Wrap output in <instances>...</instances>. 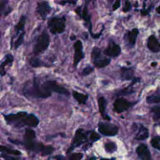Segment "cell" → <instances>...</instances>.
Wrapping results in <instances>:
<instances>
[{"mask_svg":"<svg viewBox=\"0 0 160 160\" xmlns=\"http://www.w3.org/2000/svg\"><path fill=\"white\" fill-rule=\"evenodd\" d=\"M4 119L8 124H13L16 127H21L26 125L32 128H35L39 122V119L34 114H28L24 111L5 115Z\"/></svg>","mask_w":160,"mask_h":160,"instance_id":"obj_1","label":"cell"},{"mask_svg":"<svg viewBox=\"0 0 160 160\" xmlns=\"http://www.w3.org/2000/svg\"><path fill=\"white\" fill-rule=\"evenodd\" d=\"M24 94L26 96H29L34 98H47L51 95V92L46 89L42 85L40 86L38 83L36 79H34V81L31 86L24 87Z\"/></svg>","mask_w":160,"mask_h":160,"instance_id":"obj_2","label":"cell"},{"mask_svg":"<svg viewBox=\"0 0 160 160\" xmlns=\"http://www.w3.org/2000/svg\"><path fill=\"white\" fill-rule=\"evenodd\" d=\"M48 26L52 34L62 33L66 28V18L64 17H53L49 20Z\"/></svg>","mask_w":160,"mask_h":160,"instance_id":"obj_3","label":"cell"},{"mask_svg":"<svg viewBox=\"0 0 160 160\" xmlns=\"http://www.w3.org/2000/svg\"><path fill=\"white\" fill-rule=\"evenodd\" d=\"M50 43V38L46 31H44L38 37L34 46L33 51L36 54H40L46 50Z\"/></svg>","mask_w":160,"mask_h":160,"instance_id":"obj_4","label":"cell"},{"mask_svg":"<svg viewBox=\"0 0 160 160\" xmlns=\"http://www.w3.org/2000/svg\"><path fill=\"white\" fill-rule=\"evenodd\" d=\"M91 58L94 66L99 68L107 66L111 62V59L109 58L102 56L101 50L96 46L92 50Z\"/></svg>","mask_w":160,"mask_h":160,"instance_id":"obj_5","label":"cell"},{"mask_svg":"<svg viewBox=\"0 0 160 160\" xmlns=\"http://www.w3.org/2000/svg\"><path fill=\"white\" fill-rule=\"evenodd\" d=\"M42 86L51 92L52 91V92H57L61 94L66 95V96L69 94V92L68 89L60 86L54 81H48L45 82L42 84Z\"/></svg>","mask_w":160,"mask_h":160,"instance_id":"obj_6","label":"cell"},{"mask_svg":"<svg viewBox=\"0 0 160 160\" xmlns=\"http://www.w3.org/2000/svg\"><path fill=\"white\" fill-rule=\"evenodd\" d=\"M35 138H36V133L34 131L30 128L26 129L24 136V145L27 149L33 151L35 144L36 143L34 141Z\"/></svg>","mask_w":160,"mask_h":160,"instance_id":"obj_7","label":"cell"},{"mask_svg":"<svg viewBox=\"0 0 160 160\" xmlns=\"http://www.w3.org/2000/svg\"><path fill=\"white\" fill-rule=\"evenodd\" d=\"M99 131L104 136H113L118 132V128L113 124L108 123H99L98 125Z\"/></svg>","mask_w":160,"mask_h":160,"instance_id":"obj_8","label":"cell"},{"mask_svg":"<svg viewBox=\"0 0 160 160\" xmlns=\"http://www.w3.org/2000/svg\"><path fill=\"white\" fill-rule=\"evenodd\" d=\"M74 65L76 66L79 62L84 58V54L83 52V45L80 40L76 41L74 44Z\"/></svg>","mask_w":160,"mask_h":160,"instance_id":"obj_9","label":"cell"},{"mask_svg":"<svg viewBox=\"0 0 160 160\" xmlns=\"http://www.w3.org/2000/svg\"><path fill=\"white\" fill-rule=\"evenodd\" d=\"M134 104L135 102H129L124 98H118L114 102V109L116 112L120 113L127 110Z\"/></svg>","mask_w":160,"mask_h":160,"instance_id":"obj_10","label":"cell"},{"mask_svg":"<svg viewBox=\"0 0 160 160\" xmlns=\"http://www.w3.org/2000/svg\"><path fill=\"white\" fill-rule=\"evenodd\" d=\"M138 34L139 29L138 28H134L126 33L124 35V41L128 47L132 48L135 45Z\"/></svg>","mask_w":160,"mask_h":160,"instance_id":"obj_11","label":"cell"},{"mask_svg":"<svg viewBox=\"0 0 160 160\" xmlns=\"http://www.w3.org/2000/svg\"><path fill=\"white\" fill-rule=\"evenodd\" d=\"M86 139H87L86 136L83 132V129H77V131H76V133H75L72 144L71 147L69 149H68V151H67V152L69 153L70 151H71L72 150L73 148H74L75 147L79 146L81 144L84 143L86 141Z\"/></svg>","mask_w":160,"mask_h":160,"instance_id":"obj_12","label":"cell"},{"mask_svg":"<svg viewBox=\"0 0 160 160\" xmlns=\"http://www.w3.org/2000/svg\"><path fill=\"white\" fill-rule=\"evenodd\" d=\"M51 8L49 3L46 1H42L38 4L36 8V12L39 14L42 19H45L49 14Z\"/></svg>","mask_w":160,"mask_h":160,"instance_id":"obj_13","label":"cell"},{"mask_svg":"<svg viewBox=\"0 0 160 160\" xmlns=\"http://www.w3.org/2000/svg\"><path fill=\"white\" fill-rule=\"evenodd\" d=\"M121 48L120 46L114 43V42H112L104 49V54L109 57L116 58L119 56V54H121Z\"/></svg>","mask_w":160,"mask_h":160,"instance_id":"obj_14","label":"cell"},{"mask_svg":"<svg viewBox=\"0 0 160 160\" xmlns=\"http://www.w3.org/2000/svg\"><path fill=\"white\" fill-rule=\"evenodd\" d=\"M147 47L153 52H158L160 51V42L154 35L149 36L147 41Z\"/></svg>","mask_w":160,"mask_h":160,"instance_id":"obj_15","label":"cell"},{"mask_svg":"<svg viewBox=\"0 0 160 160\" xmlns=\"http://www.w3.org/2000/svg\"><path fill=\"white\" fill-rule=\"evenodd\" d=\"M136 152L141 160H151L150 152L145 144H140L136 149Z\"/></svg>","mask_w":160,"mask_h":160,"instance_id":"obj_16","label":"cell"},{"mask_svg":"<svg viewBox=\"0 0 160 160\" xmlns=\"http://www.w3.org/2000/svg\"><path fill=\"white\" fill-rule=\"evenodd\" d=\"M121 78L123 81L132 80L134 77V69L132 68L121 67Z\"/></svg>","mask_w":160,"mask_h":160,"instance_id":"obj_17","label":"cell"},{"mask_svg":"<svg viewBox=\"0 0 160 160\" xmlns=\"http://www.w3.org/2000/svg\"><path fill=\"white\" fill-rule=\"evenodd\" d=\"M140 81V78H134L133 79H132V84H131V85H129L128 87L118 91L116 94L118 96H124V95H128V94H132L134 91L132 89V86H133V84H134L135 83L139 82Z\"/></svg>","mask_w":160,"mask_h":160,"instance_id":"obj_18","label":"cell"},{"mask_svg":"<svg viewBox=\"0 0 160 160\" xmlns=\"http://www.w3.org/2000/svg\"><path fill=\"white\" fill-rule=\"evenodd\" d=\"M13 60H14L13 56L11 54H9L6 56V59L0 65V75L1 76H3L6 74V71H5L6 66L9 64L12 63Z\"/></svg>","mask_w":160,"mask_h":160,"instance_id":"obj_19","label":"cell"},{"mask_svg":"<svg viewBox=\"0 0 160 160\" xmlns=\"http://www.w3.org/2000/svg\"><path fill=\"white\" fill-rule=\"evenodd\" d=\"M149 136V132L147 128L143 126H141L138 129V131L136 135L135 139L137 140H144L148 138Z\"/></svg>","mask_w":160,"mask_h":160,"instance_id":"obj_20","label":"cell"},{"mask_svg":"<svg viewBox=\"0 0 160 160\" xmlns=\"http://www.w3.org/2000/svg\"><path fill=\"white\" fill-rule=\"evenodd\" d=\"M72 96L79 103L81 104H85L88 98V96L86 94H84L82 93H80L77 91H73L72 92Z\"/></svg>","mask_w":160,"mask_h":160,"instance_id":"obj_21","label":"cell"},{"mask_svg":"<svg viewBox=\"0 0 160 160\" xmlns=\"http://www.w3.org/2000/svg\"><path fill=\"white\" fill-rule=\"evenodd\" d=\"M107 101L104 97H100L98 99V106L100 113L102 116H105V111L106 108Z\"/></svg>","mask_w":160,"mask_h":160,"instance_id":"obj_22","label":"cell"},{"mask_svg":"<svg viewBox=\"0 0 160 160\" xmlns=\"http://www.w3.org/2000/svg\"><path fill=\"white\" fill-rule=\"evenodd\" d=\"M0 152L4 154H10L13 155H20L21 152L17 149H12L8 147L0 145Z\"/></svg>","mask_w":160,"mask_h":160,"instance_id":"obj_23","label":"cell"},{"mask_svg":"<svg viewBox=\"0 0 160 160\" xmlns=\"http://www.w3.org/2000/svg\"><path fill=\"white\" fill-rule=\"evenodd\" d=\"M26 18L24 16H22L20 18L18 23L15 26L16 34H18L21 31H22L23 30L25 23H26Z\"/></svg>","mask_w":160,"mask_h":160,"instance_id":"obj_24","label":"cell"},{"mask_svg":"<svg viewBox=\"0 0 160 160\" xmlns=\"http://www.w3.org/2000/svg\"><path fill=\"white\" fill-rule=\"evenodd\" d=\"M146 101L149 104L160 102V94H154L148 96L146 98Z\"/></svg>","mask_w":160,"mask_h":160,"instance_id":"obj_25","label":"cell"},{"mask_svg":"<svg viewBox=\"0 0 160 160\" xmlns=\"http://www.w3.org/2000/svg\"><path fill=\"white\" fill-rule=\"evenodd\" d=\"M54 149L52 146L44 145L40 153L42 156H46V155H49V154H51L54 151Z\"/></svg>","mask_w":160,"mask_h":160,"instance_id":"obj_26","label":"cell"},{"mask_svg":"<svg viewBox=\"0 0 160 160\" xmlns=\"http://www.w3.org/2000/svg\"><path fill=\"white\" fill-rule=\"evenodd\" d=\"M151 112L153 113V119L154 121L160 119V106L152 107L151 108Z\"/></svg>","mask_w":160,"mask_h":160,"instance_id":"obj_27","label":"cell"},{"mask_svg":"<svg viewBox=\"0 0 160 160\" xmlns=\"http://www.w3.org/2000/svg\"><path fill=\"white\" fill-rule=\"evenodd\" d=\"M29 64L32 67H34V68L40 67V66H42L44 65L43 62L38 58H31L29 60Z\"/></svg>","mask_w":160,"mask_h":160,"instance_id":"obj_28","label":"cell"},{"mask_svg":"<svg viewBox=\"0 0 160 160\" xmlns=\"http://www.w3.org/2000/svg\"><path fill=\"white\" fill-rule=\"evenodd\" d=\"M105 149L106 150L107 152H113L116 151L117 149V146L115 143L110 142H107L105 144Z\"/></svg>","mask_w":160,"mask_h":160,"instance_id":"obj_29","label":"cell"},{"mask_svg":"<svg viewBox=\"0 0 160 160\" xmlns=\"http://www.w3.org/2000/svg\"><path fill=\"white\" fill-rule=\"evenodd\" d=\"M151 144L153 148L159 150L160 149V137L156 136L153 138L151 141Z\"/></svg>","mask_w":160,"mask_h":160,"instance_id":"obj_30","label":"cell"},{"mask_svg":"<svg viewBox=\"0 0 160 160\" xmlns=\"http://www.w3.org/2000/svg\"><path fill=\"white\" fill-rule=\"evenodd\" d=\"M94 71V68L90 65H88L87 66H86L82 71L81 72V75L82 76H88L89 74H90L91 73H92Z\"/></svg>","mask_w":160,"mask_h":160,"instance_id":"obj_31","label":"cell"},{"mask_svg":"<svg viewBox=\"0 0 160 160\" xmlns=\"http://www.w3.org/2000/svg\"><path fill=\"white\" fill-rule=\"evenodd\" d=\"M24 34H25V32H22L21 34H20V36H19V38L17 39V40L14 42V49H18L23 42V41H24Z\"/></svg>","mask_w":160,"mask_h":160,"instance_id":"obj_32","label":"cell"},{"mask_svg":"<svg viewBox=\"0 0 160 160\" xmlns=\"http://www.w3.org/2000/svg\"><path fill=\"white\" fill-rule=\"evenodd\" d=\"M83 157V154L80 152L78 153H73L72 154L68 159L64 158V160H81Z\"/></svg>","mask_w":160,"mask_h":160,"instance_id":"obj_33","label":"cell"},{"mask_svg":"<svg viewBox=\"0 0 160 160\" xmlns=\"http://www.w3.org/2000/svg\"><path fill=\"white\" fill-rule=\"evenodd\" d=\"M7 3H8V0H0V16L4 11Z\"/></svg>","mask_w":160,"mask_h":160,"instance_id":"obj_34","label":"cell"},{"mask_svg":"<svg viewBox=\"0 0 160 160\" xmlns=\"http://www.w3.org/2000/svg\"><path fill=\"white\" fill-rule=\"evenodd\" d=\"M131 9V4L128 0H126L124 2V6L122 8V11L124 12H126L129 11Z\"/></svg>","mask_w":160,"mask_h":160,"instance_id":"obj_35","label":"cell"},{"mask_svg":"<svg viewBox=\"0 0 160 160\" xmlns=\"http://www.w3.org/2000/svg\"><path fill=\"white\" fill-rule=\"evenodd\" d=\"M100 138L99 135L94 131H92L90 134V139L92 141H96Z\"/></svg>","mask_w":160,"mask_h":160,"instance_id":"obj_36","label":"cell"},{"mask_svg":"<svg viewBox=\"0 0 160 160\" xmlns=\"http://www.w3.org/2000/svg\"><path fill=\"white\" fill-rule=\"evenodd\" d=\"M0 156L1 158H2L3 159H4L5 160H18V159L14 158V157H12V156H10L9 155H7L6 154H4V153H2Z\"/></svg>","mask_w":160,"mask_h":160,"instance_id":"obj_37","label":"cell"},{"mask_svg":"<svg viewBox=\"0 0 160 160\" xmlns=\"http://www.w3.org/2000/svg\"><path fill=\"white\" fill-rule=\"evenodd\" d=\"M121 6V0H116L112 6V10L115 11L118 9Z\"/></svg>","mask_w":160,"mask_h":160,"instance_id":"obj_38","label":"cell"},{"mask_svg":"<svg viewBox=\"0 0 160 160\" xmlns=\"http://www.w3.org/2000/svg\"><path fill=\"white\" fill-rule=\"evenodd\" d=\"M151 9V6H150V7H149L148 9H146V8H144V9H141V10L140 11L141 15H143V16H146V15L148 14L149 13V12H150Z\"/></svg>","mask_w":160,"mask_h":160,"instance_id":"obj_39","label":"cell"},{"mask_svg":"<svg viewBox=\"0 0 160 160\" xmlns=\"http://www.w3.org/2000/svg\"><path fill=\"white\" fill-rule=\"evenodd\" d=\"M76 0H66L64 1H62L61 2V4H64L66 3H71V4H76Z\"/></svg>","mask_w":160,"mask_h":160,"instance_id":"obj_40","label":"cell"},{"mask_svg":"<svg viewBox=\"0 0 160 160\" xmlns=\"http://www.w3.org/2000/svg\"><path fill=\"white\" fill-rule=\"evenodd\" d=\"M156 11H157V12H158V14H160V5L156 8Z\"/></svg>","mask_w":160,"mask_h":160,"instance_id":"obj_41","label":"cell"},{"mask_svg":"<svg viewBox=\"0 0 160 160\" xmlns=\"http://www.w3.org/2000/svg\"><path fill=\"white\" fill-rule=\"evenodd\" d=\"M157 64H158V62H152V63H151V66H157Z\"/></svg>","mask_w":160,"mask_h":160,"instance_id":"obj_42","label":"cell"},{"mask_svg":"<svg viewBox=\"0 0 160 160\" xmlns=\"http://www.w3.org/2000/svg\"><path fill=\"white\" fill-rule=\"evenodd\" d=\"M89 160H96V158L94 157H92L89 159Z\"/></svg>","mask_w":160,"mask_h":160,"instance_id":"obj_43","label":"cell"},{"mask_svg":"<svg viewBox=\"0 0 160 160\" xmlns=\"http://www.w3.org/2000/svg\"><path fill=\"white\" fill-rule=\"evenodd\" d=\"M100 160H112V159H101Z\"/></svg>","mask_w":160,"mask_h":160,"instance_id":"obj_44","label":"cell"},{"mask_svg":"<svg viewBox=\"0 0 160 160\" xmlns=\"http://www.w3.org/2000/svg\"><path fill=\"white\" fill-rule=\"evenodd\" d=\"M108 1H112V0H108Z\"/></svg>","mask_w":160,"mask_h":160,"instance_id":"obj_45","label":"cell"}]
</instances>
